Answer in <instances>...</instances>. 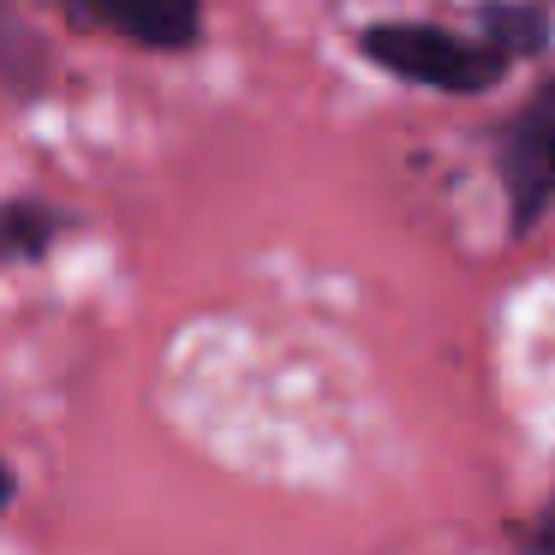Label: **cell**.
I'll return each instance as SVG.
<instances>
[{"label":"cell","mask_w":555,"mask_h":555,"mask_svg":"<svg viewBox=\"0 0 555 555\" xmlns=\"http://www.w3.org/2000/svg\"><path fill=\"white\" fill-rule=\"evenodd\" d=\"M359 61L376 73L400 78L412 90H436V96H490L507 85L519 54L507 49L495 30H454L436 18H371L359 30Z\"/></svg>","instance_id":"6da1fadb"},{"label":"cell","mask_w":555,"mask_h":555,"mask_svg":"<svg viewBox=\"0 0 555 555\" xmlns=\"http://www.w3.org/2000/svg\"><path fill=\"white\" fill-rule=\"evenodd\" d=\"M495 180L507 204V233L531 240L555 216V78L495 126Z\"/></svg>","instance_id":"7a4b0ae2"},{"label":"cell","mask_w":555,"mask_h":555,"mask_svg":"<svg viewBox=\"0 0 555 555\" xmlns=\"http://www.w3.org/2000/svg\"><path fill=\"white\" fill-rule=\"evenodd\" d=\"M78 7L102 30L156 54L197 49V37H204V0H78Z\"/></svg>","instance_id":"3957f363"},{"label":"cell","mask_w":555,"mask_h":555,"mask_svg":"<svg viewBox=\"0 0 555 555\" xmlns=\"http://www.w3.org/2000/svg\"><path fill=\"white\" fill-rule=\"evenodd\" d=\"M73 228L61 204H42V197H7L0 204V269H25L61 245V233Z\"/></svg>","instance_id":"277c9868"},{"label":"cell","mask_w":555,"mask_h":555,"mask_svg":"<svg viewBox=\"0 0 555 555\" xmlns=\"http://www.w3.org/2000/svg\"><path fill=\"white\" fill-rule=\"evenodd\" d=\"M478 25L495 30V37L519 54V66L538 61V54L550 49V37H555L550 7H538V0H490V7H478Z\"/></svg>","instance_id":"5b68a950"},{"label":"cell","mask_w":555,"mask_h":555,"mask_svg":"<svg viewBox=\"0 0 555 555\" xmlns=\"http://www.w3.org/2000/svg\"><path fill=\"white\" fill-rule=\"evenodd\" d=\"M519 543H526V550H538V555H555V502H543V514L519 531Z\"/></svg>","instance_id":"8992f818"},{"label":"cell","mask_w":555,"mask_h":555,"mask_svg":"<svg viewBox=\"0 0 555 555\" xmlns=\"http://www.w3.org/2000/svg\"><path fill=\"white\" fill-rule=\"evenodd\" d=\"M13 490H18V483H13V472L0 466V514H7V507H13Z\"/></svg>","instance_id":"52a82bcc"}]
</instances>
